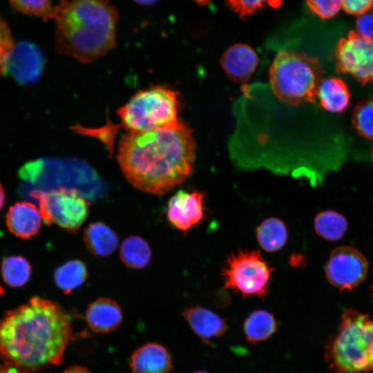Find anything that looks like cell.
Listing matches in <instances>:
<instances>
[{"mask_svg":"<svg viewBox=\"0 0 373 373\" xmlns=\"http://www.w3.org/2000/svg\"><path fill=\"white\" fill-rule=\"evenodd\" d=\"M1 271L4 282L9 286L17 287L28 282L32 267L24 257L12 256L3 259Z\"/></svg>","mask_w":373,"mask_h":373,"instance_id":"d4e9b609","label":"cell"},{"mask_svg":"<svg viewBox=\"0 0 373 373\" xmlns=\"http://www.w3.org/2000/svg\"><path fill=\"white\" fill-rule=\"evenodd\" d=\"M0 373H30V372L0 358Z\"/></svg>","mask_w":373,"mask_h":373,"instance_id":"d6a6232c","label":"cell"},{"mask_svg":"<svg viewBox=\"0 0 373 373\" xmlns=\"http://www.w3.org/2000/svg\"><path fill=\"white\" fill-rule=\"evenodd\" d=\"M339 71L347 73L361 84L373 81V40L351 31L336 47Z\"/></svg>","mask_w":373,"mask_h":373,"instance_id":"9c48e42d","label":"cell"},{"mask_svg":"<svg viewBox=\"0 0 373 373\" xmlns=\"http://www.w3.org/2000/svg\"><path fill=\"white\" fill-rule=\"evenodd\" d=\"M5 192H4V190H3V188L1 185V184L0 183V210L2 208L3 204H4V202H5Z\"/></svg>","mask_w":373,"mask_h":373,"instance_id":"d590c367","label":"cell"},{"mask_svg":"<svg viewBox=\"0 0 373 373\" xmlns=\"http://www.w3.org/2000/svg\"><path fill=\"white\" fill-rule=\"evenodd\" d=\"M30 195L37 200L42 220L48 225L56 224L69 232H75L88 216V204L75 189L33 190Z\"/></svg>","mask_w":373,"mask_h":373,"instance_id":"ba28073f","label":"cell"},{"mask_svg":"<svg viewBox=\"0 0 373 373\" xmlns=\"http://www.w3.org/2000/svg\"><path fill=\"white\" fill-rule=\"evenodd\" d=\"M132 373H170L173 368L171 355L163 345L149 343L138 347L131 355Z\"/></svg>","mask_w":373,"mask_h":373,"instance_id":"5bb4252c","label":"cell"},{"mask_svg":"<svg viewBox=\"0 0 373 373\" xmlns=\"http://www.w3.org/2000/svg\"><path fill=\"white\" fill-rule=\"evenodd\" d=\"M117 158L132 186L161 195L192 173L195 142L190 128L180 121L151 131L126 133L119 140Z\"/></svg>","mask_w":373,"mask_h":373,"instance_id":"6da1fadb","label":"cell"},{"mask_svg":"<svg viewBox=\"0 0 373 373\" xmlns=\"http://www.w3.org/2000/svg\"><path fill=\"white\" fill-rule=\"evenodd\" d=\"M372 155H373V150H372Z\"/></svg>","mask_w":373,"mask_h":373,"instance_id":"ab89813d","label":"cell"},{"mask_svg":"<svg viewBox=\"0 0 373 373\" xmlns=\"http://www.w3.org/2000/svg\"><path fill=\"white\" fill-rule=\"evenodd\" d=\"M316 233L323 238L336 241L340 240L347 230L348 222L342 214L326 210L316 214L314 220Z\"/></svg>","mask_w":373,"mask_h":373,"instance_id":"cb8c5ba5","label":"cell"},{"mask_svg":"<svg viewBox=\"0 0 373 373\" xmlns=\"http://www.w3.org/2000/svg\"><path fill=\"white\" fill-rule=\"evenodd\" d=\"M321 105L331 113H341L348 106L350 93L344 82L338 78L321 81L316 91Z\"/></svg>","mask_w":373,"mask_h":373,"instance_id":"d6986e66","label":"cell"},{"mask_svg":"<svg viewBox=\"0 0 373 373\" xmlns=\"http://www.w3.org/2000/svg\"><path fill=\"white\" fill-rule=\"evenodd\" d=\"M368 262L357 249L341 246L331 253L325 265V276L328 282L338 289L351 290L365 278Z\"/></svg>","mask_w":373,"mask_h":373,"instance_id":"30bf717a","label":"cell"},{"mask_svg":"<svg viewBox=\"0 0 373 373\" xmlns=\"http://www.w3.org/2000/svg\"><path fill=\"white\" fill-rule=\"evenodd\" d=\"M325 357L336 373L372 372L373 319L356 309L345 310Z\"/></svg>","mask_w":373,"mask_h":373,"instance_id":"277c9868","label":"cell"},{"mask_svg":"<svg viewBox=\"0 0 373 373\" xmlns=\"http://www.w3.org/2000/svg\"><path fill=\"white\" fill-rule=\"evenodd\" d=\"M373 0H342V8L347 14L362 15L370 10Z\"/></svg>","mask_w":373,"mask_h":373,"instance_id":"4dcf8cb0","label":"cell"},{"mask_svg":"<svg viewBox=\"0 0 373 373\" xmlns=\"http://www.w3.org/2000/svg\"><path fill=\"white\" fill-rule=\"evenodd\" d=\"M6 225L15 236L28 239L35 236L41 226L39 209L28 202H19L11 206L6 214Z\"/></svg>","mask_w":373,"mask_h":373,"instance_id":"2e32d148","label":"cell"},{"mask_svg":"<svg viewBox=\"0 0 373 373\" xmlns=\"http://www.w3.org/2000/svg\"><path fill=\"white\" fill-rule=\"evenodd\" d=\"M258 56L249 46L236 44L230 46L220 58V64L229 76L235 82L247 81L258 64Z\"/></svg>","mask_w":373,"mask_h":373,"instance_id":"4fadbf2b","label":"cell"},{"mask_svg":"<svg viewBox=\"0 0 373 373\" xmlns=\"http://www.w3.org/2000/svg\"><path fill=\"white\" fill-rule=\"evenodd\" d=\"M14 46L10 30L0 16V75L6 71L8 59Z\"/></svg>","mask_w":373,"mask_h":373,"instance_id":"f1b7e54d","label":"cell"},{"mask_svg":"<svg viewBox=\"0 0 373 373\" xmlns=\"http://www.w3.org/2000/svg\"><path fill=\"white\" fill-rule=\"evenodd\" d=\"M321 73L316 58L283 50L276 55L269 69L271 88L280 102L288 104L314 102Z\"/></svg>","mask_w":373,"mask_h":373,"instance_id":"5b68a950","label":"cell"},{"mask_svg":"<svg viewBox=\"0 0 373 373\" xmlns=\"http://www.w3.org/2000/svg\"><path fill=\"white\" fill-rule=\"evenodd\" d=\"M306 2L312 12L323 19L332 18L342 8V0H306Z\"/></svg>","mask_w":373,"mask_h":373,"instance_id":"f546056e","label":"cell"},{"mask_svg":"<svg viewBox=\"0 0 373 373\" xmlns=\"http://www.w3.org/2000/svg\"><path fill=\"white\" fill-rule=\"evenodd\" d=\"M182 315L195 334L207 343L223 335L228 329L225 319L202 306L186 308Z\"/></svg>","mask_w":373,"mask_h":373,"instance_id":"9a60e30c","label":"cell"},{"mask_svg":"<svg viewBox=\"0 0 373 373\" xmlns=\"http://www.w3.org/2000/svg\"><path fill=\"white\" fill-rule=\"evenodd\" d=\"M277 327L274 314L264 309L252 312L243 323L246 339L252 344L267 340L276 332Z\"/></svg>","mask_w":373,"mask_h":373,"instance_id":"ffe728a7","label":"cell"},{"mask_svg":"<svg viewBox=\"0 0 373 373\" xmlns=\"http://www.w3.org/2000/svg\"><path fill=\"white\" fill-rule=\"evenodd\" d=\"M281 3L282 0H225L226 6L241 19H246L267 6L278 8Z\"/></svg>","mask_w":373,"mask_h":373,"instance_id":"83f0119b","label":"cell"},{"mask_svg":"<svg viewBox=\"0 0 373 373\" xmlns=\"http://www.w3.org/2000/svg\"><path fill=\"white\" fill-rule=\"evenodd\" d=\"M3 294H4L3 289V287H1V285L0 284V296Z\"/></svg>","mask_w":373,"mask_h":373,"instance_id":"74e56055","label":"cell"},{"mask_svg":"<svg viewBox=\"0 0 373 373\" xmlns=\"http://www.w3.org/2000/svg\"><path fill=\"white\" fill-rule=\"evenodd\" d=\"M118 18L108 0H59L52 16L57 50L82 63L97 59L115 47Z\"/></svg>","mask_w":373,"mask_h":373,"instance_id":"3957f363","label":"cell"},{"mask_svg":"<svg viewBox=\"0 0 373 373\" xmlns=\"http://www.w3.org/2000/svg\"><path fill=\"white\" fill-rule=\"evenodd\" d=\"M178 111L175 93L153 86L137 92L117 110V115L127 133H136L178 124Z\"/></svg>","mask_w":373,"mask_h":373,"instance_id":"8992f818","label":"cell"},{"mask_svg":"<svg viewBox=\"0 0 373 373\" xmlns=\"http://www.w3.org/2000/svg\"><path fill=\"white\" fill-rule=\"evenodd\" d=\"M86 320L90 329L106 334L115 330L122 320L119 305L108 298H99L92 302L86 311Z\"/></svg>","mask_w":373,"mask_h":373,"instance_id":"e0dca14e","label":"cell"},{"mask_svg":"<svg viewBox=\"0 0 373 373\" xmlns=\"http://www.w3.org/2000/svg\"><path fill=\"white\" fill-rule=\"evenodd\" d=\"M18 12L48 21L52 19L54 6L51 0H9Z\"/></svg>","mask_w":373,"mask_h":373,"instance_id":"4316f807","label":"cell"},{"mask_svg":"<svg viewBox=\"0 0 373 373\" xmlns=\"http://www.w3.org/2000/svg\"><path fill=\"white\" fill-rule=\"evenodd\" d=\"M204 195L202 192L180 190L168 202L166 216L175 228L186 231L204 218Z\"/></svg>","mask_w":373,"mask_h":373,"instance_id":"8fae6325","label":"cell"},{"mask_svg":"<svg viewBox=\"0 0 373 373\" xmlns=\"http://www.w3.org/2000/svg\"><path fill=\"white\" fill-rule=\"evenodd\" d=\"M149 243L138 236H131L124 240L120 246L121 260L132 269L144 268L151 258Z\"/></svg>","mask_w":373,"mask_h":373,"instance_id":"7402d4cb","label":"cell"},{"mask_svg":"<svg viewBox=\"0 0 373 373\" xmlns=\"http://www.w3.org/2000/svg\"><path fill=\"white\" fill-rule=\"evenodd\" d=\"M87 277L86 266L78 259L69 260L60 265L54 274L56 285L66 294L81 286Z\"/></svg>","mask_w":373,"mask_h":373,"instance_id":"603a6c76","label":"cell"},{"mask_svg":"<svg viewBox=\"0 0 373 373\" xmlns=\"http://www.w3.org/2000/svg\"><path fill=\"white\" fill-rule=\"evenodd\" d=\"M274 269L262 258L259 250H239L231 253L222 269L224 287L242 297L264 298Z\"/></svg>","mask_w":373,"mask_h":373,"instance_id":"52a82bcc","label":"cell"},{"mask_svg":"<svg viewBox=\"0 0 373 373\" xmlns=\"http://www.w3.org/2000/svg\"><path fill=\"white\" fill-rule=\"evenodd\" d=\"M72 331L61 306L32 297L0 318V358L30 372L59 365Z\"/></svg>","mask_w":373,"mask_h":373,"instance_id":"7a4b0ae2","label":"cell"},{"mask_svg":"<svg viewBox=\"0 0 373 373\" xmlns=\"http://www.w3.org/2000/svg\"><path fill=\"white\" fill-rule=\"evenodd\" d=\"M356 26L359 35L373 40V10L360 15Z\"/></svg>","mask_w":373,"mask_h":373,"instance_id":"1f68e13d","label":"cell"},{"mask_svg":"<svg viewBox=\"0 0 373 373\" xmlns=\"http://www.w3.org/2000/svg\"><path fill=\"white\" fill-rule=\"evenodd\" d=\"M352 123L361 135L373 139V99L363 100L356 105L352 114Z\"/></svg>","mask_w":373,"mask_h":373,"instance_id":"484cf974","label":"cell"},{"mask_svg":"<svg viewBox=\"0 0 373 373\" xmlns=\"http://www.w3.org/2000/svg\"><path fill=\"white\" fill-rule=\"evenodd\" d=\"M288 238L285 224L279 218L271 217L263 220L256 229V238L262 249L267 252L281 249Z\"/></svg>","mask_w":373,"mask_h":373,"instance_id":"44dd1931","label":"cell"},{"mask_svg":"<svg viewBox=\"0 0 373 373\" xmlns=\"http://www.w3.org/2000/svg\"><path fill=\"white\" fill-rule=\"evenodd\" d=\"M195 2L200 5H206L208 4L211 0H193Z\"/></svg>","mask_w":373,"mask_h":373,"instance_id":"8d00e7d4","label":"cell"},{"mask_svg":"<svg viewBox=\"0 0 373 373\" xmlns=\"http://www.w3.org/2000/svg\"><path fill=\"white\" fill-rule=\"evenodd\" d=\"M86 247L93 255L105 257L117 248L119 238L116 233L103 222L90 223L84 230Z\"/></svg>","mask_w":373,"mask_h":373,"instance_id":"ac0fdd59","label":"cell"},{"mask_svg":"<svg viewBox=\"0 0 373 373\" xmlns=\"http://www.w3.org/2000/svg\"><path fill=\"white\" fill-rule=\"evenodd\" d=\"M43 64V55L39 48L28 42H21L15 45L6 70L19 82L28 83L39 77Z\"/></svg>","mask_w":373,"mask_h":373,"instance_id":"7c38bea8","label":"cell"},{"mask_svg":"<svg viewBox=\"0 0 373 373\" xmlns=\"http://www.w3.org/2000/svg\"><path fill=\"white\" fill-rule=\"evenodd\" d=\"M62 373H91L86 367L80 365H73L68 367Z\"/></svg>","mask_w":373,"mask_h":373,"instance_id":"836d02e7","label":"cell"},{"mask_svg":"<svg viewBox=\"0 0 373 373\" xmlns=\"http://www.w3.org/2000/svg\"><path fill=\"white\" fill-rule=\"evenodd\" d=\"M193 373H209V372H206V371H203V370H200V371L194 372Z\"/></svg>","mask_w":373,"mask_h":373,"instance_id":"f35d334b","label":"cell"},{"mask_svg":"<svg viewBox=\"0 0 373 373\" xmlns=\"http://www.w3.org/2000/svg\"><path fill=\"white\" fill-rule=\"evenodd\" d=\"M135 3L143 6L152 5L157 1V0H133Z\"/></svg>","mask_w":373,"mask_h":373,"instance_id":"e575fe53","label":"cell"}]
</instances>
